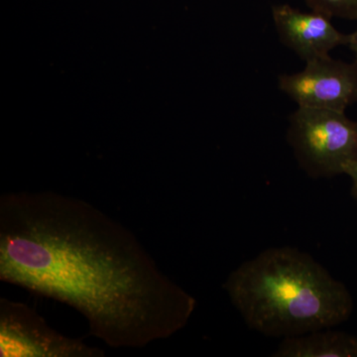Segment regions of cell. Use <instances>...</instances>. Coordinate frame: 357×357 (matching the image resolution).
<instances>
[{
  "label": "cell",
  "instance_id": "6da1fadb",
  "mask_svg": "<svg viewBox=\"0 0 357 357\" xmlns=\"http://www.w3.org/2000/svg\"><path fill=\"white\" fill-rule=\"evenodd\" d=\"M0 280L74 307L112 349L171 337L197 307L130 230L54 192L2 195Z\"/></svg>",
  "mask_w": 357,
  "mask_h": 357
},
{
  "label": "cell",
  "instance_id": "9c48e42d",
  "mask_svg": "<svg viewBox=\"0 0 357 357\" xmlns=\"http://www.w3.org/2000/svg\"><path fill=\"white\" fill-rule=\"evenodd\" d=\"M344 174L351 178L352 195L357 199V159L349 162L344 167Z\"/></svg>",
  "mask_w": 357,
  "mask_h": 357
},
{
  "label": "cell",
  "instance_id": "7a4b0ae2",
  "mask_svg": "<svg viewBox=\"0 0 357 357\" xmlns=\"http://www.w3.org/2000/svg\"><path fill=\"white\" fill-rule=\"evenodd\" d=\"M223 289L244 323L270 337L333 328L354 310L342 282L311 255L288 246L266 249L243 263Z\"/></svg>",
  "mask_w": 357,
  "mask_h": 357
},
{
  "label": "cell",
  "instance_id": "8992f818",
  "mask_svg": "<svg viewBox=\"0 0 357 357\" xmlns=\"http://www.w3.org/2000/svg\"><path fill=\"white\" fill-rule=\"evenodd\" d=\"M272 18L282 43L306 63L330 56L333 49L349 41V35L338 31L331 18L321 13H302L280 4L272 8Z\"/></svg>",
  "mask_w": 357,
  "mask_h": 357
},
{
  "label": "cell",
  "instance_id": "52a82bcc",
  "mask_svg": "<svg viewBox=\"0 0 357 357\" xmlns=\"http://www.w3.org/2000/svg\"><path fill=\"white\" fill-rule=\"evenodd\" d=\"M275 357H357L356 337L333 331H314L283 338Z\"/></svg>",
  "mask_w": 357,
  "mask_h": 357
},
{
  "label": "cell",
  "instance_id": "3957f363",
  "mask_svg": "<svg viewBox=\"0 0 357 357\" xmlns=\"http://www.w3.org/2000/svg\"><path fill=\"white\" fill-rule=\"evenodd\" d=\"M288 141L311 177H333L357 159V121L344 112L299 107L290 116Z\"/></svg>",
  "mask_w": 357,
  "mask_h": 357
},
{
  "label": "cell",
  "instance_id": "ba28073f",
  "mask_svg": "<svg viewBox=\"0 0 357 357\" xmlns=\"http://www.w3.org/2000/svg\"><path fill=\"white\" fill-rule=\"evenodd\" d=\"M312 11L328 17L357 21V0H304Z\"/></svg>",
  "mask_w": 357,
  "mask_h": 357
},
{
  "label": "cell",
  "instance_id": "8fae6325",
  "mask_svg": "<svg viewBox=\"0 0 357 357\" xmlns=\"http://www.w3.org/2000/svg\"><path fill=\"white\" fill-rule=\"evenodd\" d=\"M356 340H357V337H356Z\"/></svg>",
  "mask_w": 357,
  "mask_h": 357
},
{
  "label": "cell",
  "instance_id": "277c9868",
  "mask_svg": "<svg viewBox=\"0 0 357 357\" xmlns=\"http://www.w3.org/2000/svg\"><path fill=\"white\" fill-rule=\"evenodd\" d=\"M102 349L53 330L23 303L0 299V356L102 357Z\"/></svg>",
  "mask_w": 357,
  "mask_h": 357
},
{
  "label": "cell",
  "instance_id": "5b68a950",
  "mask_svg": "<svg viewBox=\"0 0 357 357\" xmlns=\"http://www.w3.org/2000/svg\"><path fill=\"white\" fill-rule=\"evenodd\" d=\"M278 84L301 107L345 112L357 102V64L326 56L307 62L301 72L281 75Z\"/></svg>",
  "mask_w": 357,
  "mask_h": 357
},
{
  "label": "cell",
  "instance_id": "30bf717a",
  "mask_svg": "<svg viewBox=\"0 0 357 357\" xmlns=\"http://www.w3.org/2000/svg\"><path fill=\"white\" fill-rule=\"evenodd\" d=\"M351 50L354 52V57H356V63L357 64V29L351 34L349 35V41H347Z\"/></svg>",
  "mask_w": 357,
  "mask_h": 357
}]
</instances>
